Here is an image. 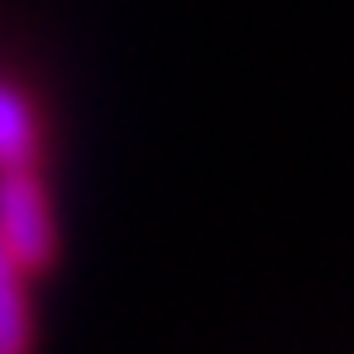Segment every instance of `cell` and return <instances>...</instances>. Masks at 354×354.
I'll list each match as a JSON object with an SVG mask.
<instances>
[{"label":"cell","instance_id":"2","mask_svg":"<svg viewBox=\"0 0 354 354\" xmlns=\"http://www.w3.org/2000/svg\"><path fill=\"white\" fill-rule=\"evenodd\" d=\"M0 354H34V321L24 297V268L0 244Z\"/></svg>","mask_w":354,"mask_h":354},{"label":"cell","instance_id":"3","mask_svg":"<svg viewBox=\"0 0 354 354\" xmlns=\"http://www.w3.org/2000/svg\"><path fill=\"white\" fill-rule=\"evenodd\" d=\"M39 158V124L29 101L0 82V168H34Z\"/></svg>","mask_w":354,"mask_h":354},{"label":"cell","instance_id":"1","mask_svg":"<svg viewBox=\"0 0 354 354\" xmlns=\"http://www.w3.org/2000/svg\"><path fill=\"white\" fill-rule=\"evenodd\" d=\"M0 244L24 273H44L58 254V225L34 168H0Z\"/></svg>","mask_w":354,"mask_h":354}]
</instances>
